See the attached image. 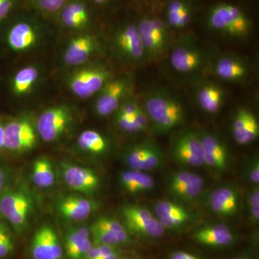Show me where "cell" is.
<instances>
[{"mask_svg": "<svg viewBox=\"0 0 259 259\" xmlns=\"http://www.w3.org/2000/svg\"><path fill=\"white\" fill-rule=\"evenodd\" d=\"M170 259H199L195 255L184 251H175L170 255Z\"/></svg>", "mask_w": 259, "mask_h": 259, "instance_id": "cell-45", "label": "cell"}, {"mask_svg": "<svg viewBox=\"0 0 259 259\" xmlns=\"http://www.w3.org/2000/svg\"><path fill=\"white\" fill-rule=\"evenodd\" d=\"M212 71L218 78L231 83H239L247 79L250 66L245 59L233 55H222L212 64Z\"/></svg>", "mask_w": 259, "mask_h": 259, "instance_id": "cell-22", "label": "cell"}, {"mask_svg": "<svg viewBox=\"0 0 259 259\" xmlns=\"http://www.w3.org/2000/svg\"><path fill=\"white\" fill-rule=\"evenodd\" d=\"M40 76L36 66L30 65L18 70L12 79V92L16 96L24 97L32 92Z\"/></svg>", "mask_w": 259, "mask_h": 259, "instance_id": "cell-29", "label": "cell"}, {"mask_svg": "<svg viewBox=\"0 0 259 259\" xmlns=\"http://www.w3.org/2000/svg\"><path fill=\"white\" fill-rule=\"evenodd\" d=\"M115 122L117 127L123 132L136 134L143 132L147 128L149 120L144 108H142L136 115L132 117H126L115 114Z\"/></svg>", "mask_w": 259, "mask_h": 259, "instance_id": "cell-33", "label": "cell"}, {"mask_svg": "<svg viewBox=\"0 0 259 259\" xmlns=\"http://www.w3.org/2000/svg\"><path fill=\"white\" fill-rule=\"evenodd\" d=\"M235 259H251V258H248V257H246V256H241V257H238V258H236Z\"/></svg>", "mask_w": 259, "mask_h": 259, "instance_id": "cell-50", "label": "cell"}, {"mask_svg": "<svg viewBox=\"0 0 259 259\" xmlns=\"http://www.w3.org/2000/svg\"><path fill=\"white\" fill-rule=\"evenodd\" d=\"M124 161L131 169L153 171L161 166L163 153L157 144L146 141L129 148L124 155Z\"/></svg>", "mask_w": 259, "mask_h": 259, "instance_id": "cell-15", "label": "cell"}, {"mask_svg": "<svg viewBox=\"0 0 259 259\" xmlns=\"http://www.w3.org/2000/svg\"><path fill=\"white\" fill-rule=\"evenodd\" d=\"M203 148L204 166L224 173L231 164V154L226 143L215 134L203 131L199 134Z\"/></svg>", "mask_w": 259, "mask_h": 259, "instance_id": "cell-17", "label": "cell"}, {"mask_svg": "<svg viewBox=\"0 0 259 259\" xmlns=\"http://www.w3.org/2000/svg\"><path fill=\"white\" fill-rule=\"evenodd\" d=\"M225 97L224 89L214 82L202 83L196 93V100L199 107L209 115H215L222 109Z\"/></svg>", "mask_w": 259, "mask_h": 259, "instance_id": "cell-26", "label": "cell"}, {"mask_svg": "<svg viewBox=\"0 0 259 259\" xmlns=\"http://www.w3.org/2000/svg\"><path fill=\"white\" fill-rule=\"evenodd\" d=\"M112 79L109 68L101 64H90L74 70L66 79L71 93L81 99H88L98 94Z\"/></svg>", "mask_w": 259, "mask_h": 259, "instance_id": "cell-4", "label": "cell"}, {"mask_svg": "<svg viewBox=\"0 0 259 259\" xmlns=\"http://www.w3.org/2000/svg\"><path fill=\"white\" fill-rule=\"evenodd\" d=\"M120 185L131 194L147 193L156 185L154 179L146 172L130 169L122 171L120 175Z\"/></svg>", "mask_w": 259, "mask_h": 259, "instance_id": "cell-28", "label": "cell"}, {"mask_svg": "<svg viewBox=\"0 0 259 259\" xmlns=\"http://www.w3.org/2000/svg\"><path fill=\"white\" fill-rule=\"evenodd\" d=\"M112 42L118 57L128 64H139L146 57L136 23L127 22L117 27L112 35Z\"/></svg>", "mask_w": 259, "mask_h": 259, "instance_id": "cell-6", "label": "cell"}, {"mask_svg": "<svg viewBox=\"0 0 259 259\" xmlns=\"http://www.w3.org/2000/svg\"><path fill=\"white\" fill-rule=\"evenodd\" d=\"M115 251H117V247L97 245L96 246L92 247L82 259H98L103 255L110 254V253H114Z\"/></svg>", "mask_w": 259, "mask_h": 259, "instance_id": "cell-42", "label": "cell"}, {"mask_svg": "<svg viewBox=\"0 0 259 259\" xmlns=\"http://www.w3.org/2000/svg\"><path fill=\"white\" fill-rule=\"evenodd\" d=\"M55 20L66 30L84 32L93 23L92 5L88 0H69Z\"/></svg>", "mask_w": 259, "mask_h": 259, "instance_id": "cell-14", "label": "cell"}, {"mask_svg": "<svg viewBox=\"0 0 259 259\" xmlns=\"http://www.w3.org/2000/svg\"><path fill=\"white\" fill-rule=\"evenodd\" d=\"M207 23L212 30L233 38H245L252 30L248 15L241 8L229 3H218L212 7Z\"/></svg>", "mask_w": 259, "mask_h": 259, "instance_id": "cell-3", "label": "cell"}, {"mask_svg": "<svg viewBox=\"0 0 259 259\" xmlns=\"http://www.w3.org/2000/svg\"><path fill=\"white\" fill-rule=\"evenodd\" d=\"M119 259H122V258H119Z\"/></svg>", "mask_w": 259, "mask_h": 259, "instance_id": "cell-51", "label": "cell"}, {"mask_svg": "<svg viewBox=\"0 0 259 259\" xmlns=\"http://www.w3.org/2000/svg\"><path fill=\"white\" fill-rule=\"evenodd\" d=\"M168 60L176 72L188 76L198 74L204 69L207 55L193 37L184 36L172 47Z\"/></svg>", "mask_w": 259, "mask_h": 259, "instance_id": "cell-5", "label": "cell"}, {"mask_svg": "<svg viewBox=\"0 0 259 259\" xmlns=\"http://www.w3.org/2000/svg\"><path fill=\"white\" fill-rule=\"evenodd\" d=\"M14 249V242L8 228L0 221V259L6 258Z\"/></svg>", "mask_w": 259, "mask_h": 259, "instance_id": "cell-39", "label": "cell"}, {"mask_svg": "<svg viewBox=\"0 0 259 259\" xmlns=\"http://www.w3.org/2000/svg\"><path fill=\"white\" fill-rule=\"evenodd\" d=\"M6 181V175L3 168H0V183L5 184Z\"/></svg>", "mask_w": 259, "mask_h": 259, "instance_id": "cell-49", "label": "cell"}, {"mask_svg": "<svg viewBox=\"0 0 259 259\" xmlns=\"http://www.w3.org/2000/svg\"><path fill=\"white\" fill-rule=\"evenodd\" d=\"M69 0H25V7L47 20H54Z\"/></svg>", "mask_w": 259, "mask_h": 259, "instance_id": "cell-32", "label": "cell"}, {"mask_svg": "<svg viewBox=\"0 0 259 259\" xmlns=\"http://www.w3.org/2000/svg\"><path fill=\"white\" fill-rule=\"evenodd\" d=\"M120 258V253L118 251L114 252V253H110L103 255V256L100 257L98 259H119Z\"/></svg>", "mask_w": 259, "mask_h": 259, "instance_id": "cell-48", "label": "cell"}, {"mask_svg": "<svg viewBox=\"0 0 259 259\" xmlns=\"http://www.w3.org/2000/svg\"><path fill=\"white\" fill-rule=\"evenodd\" d=\"M47 20L26 7L20 10L1 25L8 48L18 54L35 49L47 30Z\"/></svg>", "mask_w": 259, "mask_h": 259, "instance_id": "cell-1", "label": "cell"}, {"mask_svg": "<svg viewBox=\"0 0 259 259\" xmlns=\"http://www.w3.org/2000/svg\"><path fill=\"white\" fill-rule=\"evenodd\" d=\"M171 153L172 158L181 165L204 166L203 148L199 133L187 130L177 135L172 142Z\"/></svg>", "mask_w": 259, "mask_h": 259, "instance_id": "cell-12", "label": "cell"}, {"mask_svg": "<svg viewBox=\"0 0 259 259\" xmlns=\"http://www.w3.org/2000/svg\"><path fill=\"white\" fill-rule=\"evenodd\" d=\"M30 209L31 201L23 192L9 190L0 194V215L18 233L26 228Z\"/></svg>", "mask_w": 259, "mask_h": 259, "instance_id": "cell-11", "label": "cell"}, {"mask_svg": "<svg viewBox=\"0 0 259 259\" xmlns=\"http://www.w3.org/2000/svg\"><path fill=\"white\" fill-rule=\"evenodd\" d=\"M77 144L83 151L95 155L106 152L110 146L106 137L93 130L83 131L78 137Z\"/></svg>", "mask_w": 259, "mask_h": 259, "instance_id": "cell-30", "label": "cell"}, {"mask_svg": "<svg viewBox=\"0 0 259 259\" xmlns=\"http://www.w3.org/2000/svg\"><path fill=\"white\" fill-rule=\"evenodd\" d=\"M25 7V0H0V26Z\"/></svg>", "mask_w": 259, "mask_h": 259, "instance_id": "cell-36", "label": "cell"}, {"mask_svg": "<svg viewBox=\"0 0 259 259\" xmlns=\"http://www.w3.org/2000/svg\"><path fill=\"white\" fill-rule=\"evenodd\" d=\"M61 170L64 182L72 190L92 194L97 192L100 187V177L90 168L71 163H64Z\"/></svg>", "mask_w": 259, "mask_h": 259, "instance_id": "cell-19", "label": "cell"}, {"mask_svg": "<svg viewBox=\"0 0 259 259\" xmlns=\"http://www.w3.org/2000/svg\"><path fill=\"white\" fill-rule=\"evenodd\" d=\"M231 131L237 144H251L259 136V122L256 115L250 109H238L233 117Z\"/></svg>", "mask_w": 259, "mask_h": 259, "instance_id": "cell-21", "label": "cell"}, {"mask_svg": "<svg viewBox=\"0 0 259 259\" xmlns=\"http://www.w3.org/2000/svg\"><path fill=\"white\" fill-rule=\"evenodd\" d=\"M5 144V131L4 126L0 123V151L4 148Z\"/></svg>", "mask_w": 259, "mask_h": 259, "instance_id": "cell-47", "label": "cell"}, {"mask_svg": "<svg viewBox=\"0 0 259 259\" xmlns=\"http://www.w3.org/2000/svg\"><path fill=\"white\" fill-rule=\"evenodd\" d=\"M100 47L96 35L91 32H79L70 39L65 48L63 61L66 66H81L100 51Z\"/></svg>", "mask_w": 259, "mask_h": 259, "instance_id": "cell-16", "label": "cell"}, {"mask_svg": "<svg viewBox=\"0 0 259 259\" xmlns=\"http://www.w3.org/2000/svg\"><path fill=\"white\" fill-rule=\"evenodd\" d=\"M90 5H96L97 7H102L107 5L111 0H88Z\"/></svg>", "mask_w": 259, "mask_h": 259, "instance_id": "cell-46", "label": "cell"}, {"mask_svg": "<svg viewBox=\"0 0 259 259\" xmlns=\"http://www.w3.org/2000/svg\"><path fill=\"white\" fill-rule=\"evenodd\" d=\"M95 225L101 227L111 233L118 241L120 245L129 244L131 242V238L125 227L117 220L109 217H100L95 221Z\"/></svg>", "mask_w": 259, "mask_h": 259, "instance_id": "cell-35", "label": "cell"}, {"mask_svg": "<svg viewBox=\"0 0 259 259\" xmlns=\"http://www.w3.org/2000/svg\"><path fill=\"white\" fill-rule=\"evenodd\" d=\"M194 239L200 244L211 247H226L236 241L233 230L226 224L204 227L196 232Z\"/></svg>", "mask_w": 259, "mask_h": 259, "instance_id": "cell-24", "label": "cell"}, {"mask_svg": "<svg viewBox=\"0 0 259 259\" xmlns=\"http://www.w3.org/2000/svg\"><path fill=\"white\" fill-rule=\"evenodd\" d=\"M142 39L146 57H159L169 44L170 35L166 23L156 17H144L136 23Z\"/></svg>", "mask_w": 259, "mask_h": 259, "instance_id": "cell-9", "label": "cell"}, {"mask_svg": "<svg viewBox=\"0 0 259 259\" xmlns=\"http://www.w3.org/2000/svg\"><path fill=\"white\" fill-rule=\"evenodd\" d=\"M73 120L71 108L66 105L49 107L37 118L36 129L39 137L45 142H54L61 138Z\"/></svg>", "mask_w": 259, "mask_h": 259, "instance_id": "cell-10", "label": "cell"}, {"mask_svg": "<svg viewBox=\"0 0 259 259\" xmlns=\"http://www.w3.org/2000/svg\"><path fill=\"white\" fill-rule=\"evenodd\" d=\"M61 215L70 221H83L97 209L95 201L77 196L65 197L58 205Z\"/></svg>", "mask_w": 259, "mask_h": 259, "instance_id": "cell-25", "label": "cell"}, {"mask_svg": "<svg viewBox=\"0 0 259 259\" xmlns=\"http://www.w3.org/2000/svg\"><path fill=\"white\" fill-rule=\"evenodd\" d=\"M33 259H61L63 248L54 228L42 226L34 233L31 243Z\"/></svg>", "mask_w": 259, "mask_h": 259, "instance_id": "cell-20", "label": "cell"}, {"mask_svg": "<svg viewBox=\"0 0 259 259\" xmlns=\"http://www.w3.org/2000/svg\"><path fill=\"white\" fill-rule=\"evenodd\" d=\"M142 108L141 104L136 99L128 96L122 102L115 113L116 115L132 117L136 115Z\"/></svg>", "mask_w": 259, "mask_h": 259, "instance_id": "cell-41", "label": "cell"}, {"mask_svg": "<svg viewBox=\"0 0 259 259\" xmlns=\"http://www.w3.org/2000/svg\"><path fill=\"white\" fill-rule=\"evenodd\" d=\"M131 79L119 77L109 80L99 92L95 110L100 117H107L115 113L124 100L129 96Z\"/></svg>", "mask_w": 259, "mask_h": 259, "instance_id": "cell-13", "label": "cell"}, {"mask_svg": "<svg viewBox=\"0 0 259 259\" xmlns=\"http://www.w3.org/2000/svg\"><path fill=\"white\" fill-rule=\"evenodd\" d=\"M93 246V242L90 238L80 244L76 245L74 248L66 250V253L70 259H82Z\"/></svg>", "mask_w": 259, "mask_h": 259, "instance_id": "cell-43", "label": "cell"}, {"mask_svg": "<svg viewBox=\"0 0 259 259\" xmlns=\"http://www.w3.org/2000/svg\"><path fill=\"white\" fill-rule=\"evenodd\" d=\"M127 231L146 238H161L165 234L164 229L157 218L144 206L129 204L121 211Z\"/></svg>", "mask_w": 259, "mask_h": 259, "instance_id": "cell-7", "label": "cell"}, {"mask_svg": "<svg viewBox=\"0 0 259 259\" xmlns=\"http://www.w3.org/2000/svg\"><path fill=\"white\" fill-rule=\"evenodd\" d=\"M154 212L158 219L164 218H185L190 219L191 213L183 206L176 202L162 200L156 202Z\"/></svg>", "mask_w": 259, "mask_h": 259, "instance_id": "cell-34", "label": "cell"}, {"mask_svg": "<svg viewBox=\"0 0 259 259\" xmlns=\"http://www.w3.org/2000/svg\"><path fill=\"white\" fill-rule=\"evenodd\" d=\"M246 207L250 223L257 226L259 222L258 186H254L247 196Z\"/></svg>", "mask_w": 259, "mask_h": 259, "instance_id": "cell-38", "label": "cell"}, {"mask_svg": "<svg viewBox=\"0 0 259 259\" xmlns=\"http://www.w3.org/2000/svg\"><path fill=\"white\" fill-rule=\"evenodd\" d=\"M247 180L250 184L254 186L259 185V160L258 157H255L250 161L246 171H245Z\"/></svg>", "mask_w": 259, "mask_h": 259, "instance_id": "cell-44", "label": "cell"}, {"mask_svg": "<svg viewBox=\"0 0 259 259\" xmlns=\"http://www.w3.org/2000/svg\"><path fill=\"white\" fill-rule=\"evenodd\" d=\"M193 13L192 0H171L166 8L167 26L175 30L187 28L193 19Z\"/></svg>", "mask_w": 259, "mask_h": 259, "instance_id": "cell-27", "label": "cell"}, {"mask_svg": "<svg viewBox=\"0 0 259 259\" xmlns=\"http://www.w3.org/2000/svg\"><path fill=\"white\" fill-rule=\"evenodd\" d=\"M240 196L233 186H223L211 192L207 200L209 208L217 215L233 217L239 210Z\"/></svg>", "mask_w": 259, "mask_h": 259, "instance_id": "cell-23", "label": "cell"}, {"mask_svg": "<svg viewBox=\"0 0 259 259\" xmlns=\"http://www.w3.org/2000/svg\"><path fill=\"white\" fill-rule=\"evenodd\" d=\"M90 236H93V241L96 245H110L117 247L120 245L118 241L106 230L93 223L90 228Z\"/></svg>", "mask_w": 259, "mask_h": 259, "instance_id": "cell-37", "label": "cell"}, {"mask_svg": "<svg viewBox=\"0 0 259 259\" xmlns=\"http://www.w3.org/2000/svg\"><path fill=\"white\" fill-rule=\"evenodd\" d=\"M204 185V179L197 174L179 171L170 177L168 191L178 200L192 202L202 193Z\"/></svg>", "mask_w": 259, "mask_h": 259, "instance_id": "cell-18", "label": "cell"}, {"mask_svg": "<svg viewBox=\"0 0 259 259\" xmlns=\"http://www.w3.org/2000/svg\"><path fill=\"white\" fill-rule=\"evenodd\" d=\"M4 148L11 152L21 153L35 147L38 141L36 125L28 117H19L4 126Z\"/></svg>", "mask_w": 259, "mask_h": 259, "instance_id": "cell-8", "label": "cell"}, {"mask_svg": "<svg viewBox=\"0 0 259 259\" xmlns=\"http://www.w3.org/2000/svg\"><path fill=\"white\" fill-rule=\"evenodd\" d=\"M90 228L81 227L68 233L66 238V250L74 248L90 238Z\"/></svg>", "mask_w": 259, "mask_h": 259, "instance_id": "cell-40", "label": "cell"}, {"mask_svg": "<svg viewBox=\"0 0 259 259\" xmlns=\"http://www.w3.org/2000/svg\"><path fill=\"white\" fill-rule=\"evenodd\" d=\"M32 178L34 184L41 188H47L54 185L56 180L55 172L48 158H40L34 162Z\"/></svg>", "mask_w": 259, "mask_h": 259, "instance_id": "cell-31", "label": "cell"}, {"mask_svg": "<svg viewBox=\"0 0 259 259\" xmlns=\"http://www.w3.org/2000/svg\"><path fill=\"white\" fill-rule=\"evenodd\" d=\"M143 108L158 134L173 131L185 121V109L180 100L163 90L150 91L145 97Z\"/></svg>", "mask_w": 259, "mask_h": 259, "instance_id": "cell-2", "label": "cell"}]
</instances>
